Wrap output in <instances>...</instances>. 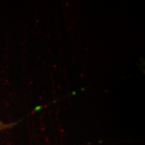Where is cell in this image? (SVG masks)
<instances>
[{"instance_id":"obj_1","label":"cell","mask_w":145,"mask_h":145,"mask_svg":"<svg viewBox=\"0 0 145 145\" xmlns=\"http://www.w3.org/2000/svg\"><path fill=\"white\" fill-rule=\"evenodd\" d=\"M18 123V122H15V123H5L3 121L0 120V131H3V130L9 129L13 127L15 125Z\"/></svg>"}]
</instances>
